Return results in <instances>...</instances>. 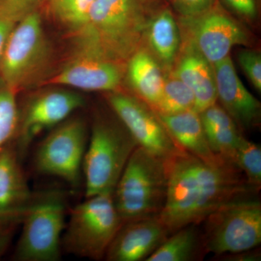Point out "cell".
Returning <instances> with one entry per match:
<instances>
[{"instance_id": "obj_22", "label": "cell", "mask_w": 261, "mask_h": 261, "mask_svg": "<svg viewBox=\"0 0 261 261\" xmlns=\"http://www.w3.org/2000/svg\"><path fill=\"white\" fill-rule=\"evenodd\" d=\"M195 105V96L190 89L173 75L164 81L162 94L154 110L160 114H176L194 110Z\"/></svg>"}, {"instance_id": "obj_18", "label": "cell", "mask_w": 261, "mask_h": 261, "mask_svg": "<svg viewBox=\"0 0 261 261\" xmlns=\"http://www.w3.org/2000/svg\"><path fill=\"white\" fill-rule=\"evenodd\" d=\"M173 75L186 84L195 96L194 111L201 113L217 101L213 65L188 46Z\"/></svg>"}, {"instance_id": "obj_24", "label": "cell", "mask_w": 261, "mask_h": 261, "mask_svg": "<svg viewBox=\"0 0 261 261\" xmlns=\"http://www.w3.org/2000/svg\"><path fill=\"white\" fill-rule=\"evenodd\" d=\"M17 94L0 81V152L14 141L18 123Z\"/></svg>"}, {"instance_id": "obj_9", "label": "cell", "mask_w": 261, "mask_h": 261, "mask_svg": "<svg viewBox=\"0 0 261 261\" xmlns=\"http://www.w3.org/2000/svg\"><path fill=\"white\" fill-rule=\"evenodd\" d=\"M89 135L87 122L82 117L71 116L51 128L34 154L36 171L78 187Z\"/></svg>"}, {"instance_id": "obj_14", "label": "cell", "mask_w": 261, "mask_h": 261, "mask_svg": "<svg viewBox=\"0 0 261 261\" xmlns=\"http://www.w3.org/2000/svg\"><path fill=\"white\" fill-rule=\"evenodd\" d=\"M123 77L119 62L77 49L76 53L44 84L87 92H116Z\"/></svg>"}, {"instance_id": "obj_32", "label": "cell", "mask_w": 261, "mask_h": 261, "mask_svg": "<svg viewBox=\"0 0 261 261\" xmlns=\"http://www.w3.org/2000/svg\"><path fill=\"white\" fill-rule=\"evenodd\" d=\"M16 23L0 15V62L3 58L6 43L10 33Z\"/></svg>"}, {"instance_id": "obj_6", "label": "cell", "mask_w": 261, "mask_h": 261, "mask_svg": "<svg viewBox=\"0 0 261 261\" xmlns=\"http://www.w3.org/2000/svg\"><path fill=\"white\" fill-rule=\"evenodd\" d=\"M66 205L58 192L34 195L20 222L13 258L18 261H57L61 257Z\"/></svg>"}, {"instance_id": "obj_15", "label": "cell", "mask_w": 261, "mask_h": 261, "mask_svg": "<svg viewBox=\"0 0 261 261\" xmlns=\"http://www.w3.org/2000/svg\"><path fill=\"white\" fill-rule=\"evenodd\" d=\"M168 236L159 215L124 221L108 247L104 259L146 261Z\"/></svg>"}, {"instance_id": "obj_27", "label": "cell", "mask_w": 261, "mask_h": 261, "mask_svg": "<svg viewBox=\"0 0 261 261\" xmlns=\"http://www.w3.org/2000/svg\"><path fill=\"white\" fill-rule=\"evenodd\" d=\"M43 0H0V15L15 23L23 19L37 8Z\"/></svg>"}, {"instance_id": "obj_20", "label": "cell", "mask_w": 261, "mask_h": 261, "mask_svg": "<svg viewBox=\"0 0 261 261\" xmlns=\"http://www.w3.org/2000/svg\"><path fill=\"white\" fill-rule=\"evenodd\" d=\"M206 254L202 230L190 224L169 235L146 261L200 260Z\"/></svg>"}, {"instance_id": "obj_7", "label": "cell", "mask_w": 261, "mask_h": 261, "mask_svg": "<svg viewBox=\"0 0 261 261\" xmlns=\"http://www.w3.org/2000/svg\"><path fill=\"white\" fill-rule=\"evenodd\" d=\"M51 56L42 18L33 12L15 24L0 62V81L17 93L42 79Z\"/></svg>"}, {"instance_id": "obj_17", "label": "cell", "mask_w": 261, "mask_h": 261, "mask_svg": "<svg viewBox=\"0 0 261 261\" xmlns=\"http://www.w3.org/2000/svg\"><path fill=\"white\" fill-rule=\"evenodd\" d=\"M158 115L173 140L188 153L211 165L232 164L215 153L211 149L200 113L191 110L176 114Z\"/></svg>"}, {"instance_id": "obj_12", "label": "cell", "mask_w": 261, "mask_h": 261, "mask_svg": "<svg viewBox=\"0 0 261 261\" xmlns=\"http://www.w3.org/2000/svg\"><path fill=\"white\" fill-rule=\"evenodd\" d=\"M188 46L204 57L211 64L229 56L232 47L246 44L248 37L235 21L216 3L210 9L189 18H181Z\"/></svg>"}, {"instance_id": "obj_13", "label": "cell", "mask_w": 261, "mask_h": 261, "mask_svg": "<svg viewBox=\"0 0 261 261\" xmlns=\"http://www.w3.org/2000/svg\"><path fill=\"white\" fill-rule=\"evenodd\" d=\"M20 159L13 143L0 152V257L34 197Z\"/></svg>"}, {"instance_id": "obj_8", "label": "cell", "mask_w": 261, "mask_h": 261, "mask_svg": "<svg viewBox=\"0 0 261 261\" xmlns=\"http://www.w3.org/2000/svg\"><path fill=\"white\" fill-rule=\"evenodd\" d=\"M204 247L214 255L252 250L261 243V204L255 197L221 205L204 219Z\"/></svg>"}, {"instance_id": "obj_4", "label": "cell", "mask_w": 261, "mask_h": 261, "mask_svg": "<svg viewBox=\"0 0 261 261\" xmlns=\"http://www.w3.org/2000/svg\"><path fill=\"white\" fill-rule=\"evenodd\" d=\"M167 171L163 160L137 147L113 192L123 222L159 215L166 202Z\"/></svg>"}, {"instance_id": "obj_2", "label": "cell", "mask_w": 261, "mask_h": 261, "mask_svg": "<svg viewBox=\"0 0 261 261\" xmlns=\"http://www.w3.org/2000/svg\"><path fill=\"white\" fill-rule=\"evenodd\" d=\"M145 0H95L77 37L79 50L111 61L129 58L145 30Z\"/></svg>"}, {"instance_id": "obj_23", "label": "cell", "mask_w": 261, "mask_h": 261, "mask_svg": "<svg viewBox=\"0 0 261 261\" xmlns=\"http://www.w3.org/2000/svg\"><path fill=\"white\" fill-rule=\"evenodd\" d=\"M53 16L75 34L87 23L95 0H47Z\"/></svg>"}, {"instance_id": "obj_1", "label": "cell", "mask_w": 261, "mask_h": 261, "mask_svg": "<svg viewBox=\"0 0 261 261\" xmlns=\"http://www.w3.org/2000/svg\"><path fill=\"white\" fill-rule=\"evenodd\" d=\"M167 193L160 219L168 234L190 224H200L221 205L252 198L260 189L247 182L233 164L211 165L186 151L165 162Z\"/></svg>"}, {"instance_id": "obj_11", "label": "cell", "mask_w": 261, "mask_h": 261, "mask_svg": "<svg viewBox=\"0 0 261 261\" xmlns=\"http://www.w3.org/2000/svg\"><path fill=\"white\" fill-rule=\"evenodd\" d=\"M107 101L139 147L164 162L185 151L173 140L153 108L142 99L112 92Z\"/></svg>"}, {"instance_id": "obj_5", "label": "cell", "mask_w": 261, "mask_h": 261, "mask_svg": "<svg viewBox=\"0 0 261 261\" xmlns=\"http://www.w3.org/2000/svg\"><path fill=\"white\" fill-rule=\"evenodd\" d=\"M68 212L62 250L90 260L104 259L123 223L115 205L113 193L85 197Z\"/></svg>"}, {"instance_id": "obj_10", "label": "cell", "mask_w": 261, "mask_h": 261, "mask_svg": "<svg viewBox=\"0 0 261 261\" xmlns=\"http://www.w3.org/2000/svg\"><path fill=\"white\" fill-rule=\"evenodd\" d=\"M84 106V98L69 89H49L33 94L18 107L13 145L20 159L38 136L58 126Z\"/></svg>"}, {"instance_id": "obj_29", "label": "cell", "mask_w": 261, "mask_h": 261, "mask_svg": "<svg viewBox=\"0 0 261 261\" xmlns=\"http://www.w3.org/2000/svg\"><path fill=\"white\" fill-rule=\"evenodd\" d=\"M215 0H171L173 8L181 18L200 14L214 6Z\"/></svg>"}, {"instance_id": "obj_31", "label": "cell", "mask_w": 261, "mask_h": 261, "mask_svg": "<svg viewBox=\"0 0 261 261\" xmlns=\"http://www.w3.org/2000/svg\"><path fill=\"white\" fill-rule=\"evenodd\" d=\"M214 260L221 261H260L261 253L258 247L245 251L214 255Z\"/></svg>"}, {"instance_id": "obj_28", "label": "cell", "mask_w": 261, "mask_h": 261, "mask_svg": "<svg viewBox=\"0 0 261 261\" xmlns=\"http://www.w3.org/2000/svg\"><path fill=\"white\" fill-rule=\"evenodd\" d=\"M238 61L245 74L257 91H261V56L251 49H244L238 55Z\"/></svg>"}, {"instance_id": "obj_21", "label": "cell", "mask_w": 261, "mask_h": 261, "mask_svg": "<svg viewBox=\"0 0 261 261\" xmlns=\"http://www.w3.org/2000/svg\"><path fill=\"white\" fill-rule=\"evenodd\" d=\"M149 23V42L152 50L165 64H171L181 44V35L174 17L170 10H164Z\"/></svg>"}, {"instance_id": "obj_16", "label": "cell", "mask_w": 261, "mask_h": 261, "mask_svg": "<svg viewBox=\"0 0 261 261\" xmlns=\"http://www.w3.org/2000/svg\"><path fill=\"white\" fill-rule=\"evenodd\" d=\"M216 93L222 108L240 129L250 130L260 121V103L239 78L229 56L213 64Z\"/></svg>"}, {"instance_id": "obj_26", "label": "cell", "mask_w": 261, "mask_h": 261, "mask_svg": "<svg viewBox=\"0 0 261 261\" xmlns=\"http://www.w3.org/2000/svg\"><path fill=\"white\" fill-rule=\"evenodd\" d=\"M234 165L242 171L247 182L252 186L261 187L260 146L243 137L234 158Z\"/></svg>"}, {"instance_id": "obj_25", "label": "cell", "mask_w": 261, "mask_h": 261, "mask_svg": "<svg viewBox=\"0 0 261 261\" xmlns=\"http://www.w3.org/2000/svg\"><path fill=\"white\" fill-rule=\"evenodd\" d=\"M203 127L212 150L220 157L234 165L237 148L244 137L238 125L232 123Z\"/></svg>"}, {"instance_id": "obj_19", "label": "cell", "mask_w": 261, "mask_h": 261, "mask_svg": "<svg viewBox=\"0 0 261 261\" xmlns=\"http://www.w3.org/2000/svg\"><path fill=\"white\" fill-rule=\"evenodd\" d=\"M127 75L136 93L154 109L162 94L165 80L153 57L145 50L136 51L129 58Z\"/></svg>"}, {"instance_id": "obj_3", "label": "cell", "mask_w": 261, "mask_h": 261, "mask_svg": "<svg viewBox=\"0 0 261 261\" xmlns=\"http://www.w3.org/2000/svg\"><path fill=\"white\" fill-rule=\"evenodd\" d=\"M115 118L98 116L91 127L82 166L85 197L113 193L128 159L139 147L116 115Z\"/></svg>"}, {"instance_id": "obj_33", "label": "cell", "mask_w": 261, "mask_h": 261, "mask_svg": "<svg viewBox=\"0 0 261 261\" xmlns=\"http://www.w3.org/2000/svg\"><path fill=\"white\" fill-rule=\"evenodd\" d=\"M164 1H168V0H164Z\"/></svg>"}, {"instance_id": "obj_30", "label": "cell", "mask_w": 261, "mask_h": 261, "mask_svg": "<svg viewBox=\"0 0 261 261\" xmlns=\"http://www.w3.org/2000/svg\"><path fill=\"white\" fill-rule=\"evenodd\" d=\"M222 1L230 9L244 18L252 19L256 16L257 9L255 0H222Z\"/></svg>"}]
</instances>
